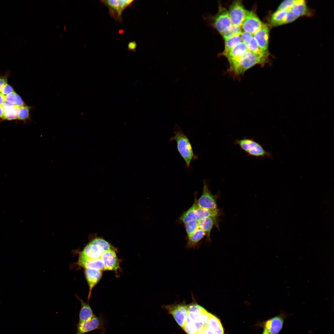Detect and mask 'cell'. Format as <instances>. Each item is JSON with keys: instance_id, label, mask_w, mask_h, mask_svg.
I'll return each instance as SVG.
<instances>
[{"instance_id": "7c38bea8", "label": "cell", "mask_w": 334, "mask_h": 334, "mask_svg": "<svg viewBox=\"0 0 334 334\" xmlns=\"http://www.w3.org/2000/svg\"><path fill=\"white\" fill-rule=\"evenodd\" d=\"M104 266V270L116 271L119 267V262L115 250L104 251L101 257Z\"/></svg>"}, {"instance_id": "4dcf8cb0", "label": "cell", "mask_w": 334, "mask_h": 334, "mask_svg": "<svg viewBox=\"0 0 334 334\" xmlns=\"http://www.w3.org/2000/svg\"><path fill=\"white\" fill-rule=\"evenodd\" d=\"M291 10L298 17L307 15L308 13L305 1L304 0L295 4Z\"/></svg>"}, {"instance_id": "83f0119b", "label": "cell", "mask_w": 334, "mask_h": 334, "mask_svg": "<svg viewBox=\"0 0 334 334\" xmlns=\"http://www.w3.org/2000/svg\"><path fill=\"white\" fill-rule=\"evenodd\" d=\"M197 206L196 198L195 197L192 205L188 210L184 212L180 218V220L184 224L192 220L195 219V212Z\"/></svg>"}, {"instance_id": "60d3db41", "label": "cell", "mask_w": 334, "mask_h": 334, "mask_svg": "<svg viewBox=\"0 0 334 334\" xmlns=\"http://www.w3.org/2000/svg\"><path fill=\"white\" fill-rule=\"evenodd\" d=\"M136 46V43L135 42H131L129 43L128 45V48L129 49H135Z\"/></svg>"}, {"instance_id": "ac0fdd59", "label": "cell", "mask_w": 334, "mask_h": 334, "mask_svg": "<svg viewBox=\"0 0 334 334\" xmlns=\"http://www.w3.org/2000/svg\"><path fill=\"white\" fill-rule=\"evenodd\" d=\"M248 50L246 45L242 41L224 56L227 58L229 62H230L242 56Z\"/></svg>"}, {"instance_id": "cb8c5ba5", "label": "cell", "mask_w": 334, "mask_h": 334, "mask_svg": "<svg viewBox=\"0 0 334 334\" xmlns=\"http://www.w3.org/2000/svg\"><path fill=\"white\" fill-rule=\"evenodd\" d=\"M218 213V209H210L200 208L197 206L195 211V219L199 221L207 217H216Z\"/></svg>"}, {"instance_id": "277c9868", "label": "cell", "mask_w": 334, "mask_h": 334, "mask_svg": "<svg viewBox=\"0 0 334 334\" xmlns=\"http://www.w3.org/2000/svg\"><path fill=\"white\" fill-rule=\"evenodd\" d=\"M234 143L238 145L248 156L256 157H267L269 158H272V153L265 150L262 145L252 138L245 137L241 139H237L234 141Z\"/></svg>"}, {"instance_id": "d6986e66", "label": "cell", "mask_w": 334, "mask_h": 334, "mask_svg": "<svg viewBox=\"0 0 334 334\" xmlns=\"http://www.w3.org/2000/svg\"><path fill=\"white\" fill-rule=\"evenodd\" d=\"M76 297L81 303L79 322L85 321L90 319L95 315L89 304L84 302L78 296H76Z\"/></svg>"}, {"instance_id": "8fae6325", "label": "cell", "mask_w": 334, "mask_h": 334, "mask_svg": "<svg viewBox=\"0 0 334 334\" xmlns=\"http://www.w3.org/2000/svg\"><path fill=\"white\" fill-rule=\"evenodd\" d=\"M263 24L254 11L247 10L241 27L244 31L253 34Z\"/></svg>"}, {"instance_id": "7bdbcfd3", "label": "cell", "mask_w": 334, "mask_h": 334, "mask_svg": "<svg viewBox=\"0 0 334 334\" xmlns=\"http://www.w3.org/2000/svg\"><path fill=\"white\" fill-rule=\"evenodd\" d=\"M263 334H271L266 329H264Z\"/></svg>"}, {"instance_id": "836d02e7", "label": "cell", "mask_w": 334, "mask_h": 334, "mask_svg": "<svg viewBox=\"0 0 334 334\" xmlns=\"http://www.w3.org/2000/svg\"><path fill=\"white\" fill-rule=\"evenodd\" d=\"M185 227L187 236L195 232L199 228L198 221L194 219L184 224Z\"/></svg>"}, {"instance_id": "4316f807", "label": "cell", "mask_w": 334, "mask_h": 334, "mask_svg": "<svg viewBox=\"0 0 334 334\" xmlns=\"http://www.w3.org/2000/svg\"><path fill=\"white\" fill-rule=\"evenodd\" d=\"M246 45L249 51L266 61L268 54L261 49L254 37Z\"/></svg>"}, {"instance_id": "d4e9b609", "label": "cell", "mask_w": 334, "mask_h": 334, "mask_svg": "<svg viewBox=\"0 0 334 334\" xmlns=\"http://www.w3.org/2000/svg\"><path fill=\"white\" fill-rule=\"evenodd\" d=\"M240 35H236L224 39L225 40V49L221 54L224 56L238 44L242 41Z\"/></svg>"}, {"instance_id": "8d00e7d4", "label": "cell", "mask_w": 334, "mask_h": 334, "mask_svg": "<svg viewBox=\"0 0 334 334\" xmlns=\"http://www.w3.org/2000/svg\"><path fill=\"white\" fill-rule=\"evenodd\" d=\"M242 41L247 45L253 37V34L248 32H242L241 35Z\"/></svg>"}, {"instance_id": "30bf717a", "label": "cell", "mask_w": 334, "mask_h": 334, "mask_svg": "<svg viewBox=\"0 0 334 334\" xmlns=\"http://www.w3.org/2000/svg\"><path fill=\"white\" fill-rule=\"evenodd\" d=\"M197 204L199 207L212 209H218L215 196L209 190L206 180L203 181L202 193L197 200Z\"/></svg>"}, {"instance_id": "ffe728a7", "label": "cell", "mask_w": 334, "mask_h": 334, "mask_svg": "<svg viewBox=\"0 0 334 334\" xmlns=\"http://www.w3.org/2000/svg\"><path fill=\"white\" fill-rule=\"evenodd\" d=\"M216 217H209L198 221L199 227L204 232L208 241L210 240V233L216 223Z\"/></svg>"}, {"instance_id": "44dd1931", "label": "cell", "mask_w": 334, "mask_h": 334, "mask_svg": "<svg viewBox=\"0 0 334 334\" xmlns=\"http://www.w3.org/2000/svg\"><path fill=\"white\" fill-rule=\"evenodd\" d=\"M206 325L215 334H224L223 328L220 319L209 313Z\"/></svg>"}, {"instance_id": "f35d334b", "label": "cell", "mask_w": 334, "mask_h": 334, "mask_svg": "<svg viewBox=\"0 0 334 334\" xmlns=\"http://www.w3.org/2000/svg\"><path fill=\"white\" fill-rule=\"evenodd\" d=\"M8 75H0V93L3 86L7 83Z\"/></svg>"}, {"instance_id": "7402d4cb", "label": "cell", "mask_w": 334, "mask_h": 334, "mask_svg": "<svg viewBox=\"0 0 334 334\" xmlns=\"http://www.w3.org/2000/svg\"><path fill=\"white\" fill-rule=\"evenodd\" d=\"M4 110L3 120H12L18 119L19 108L11 105L6 102L2 105Z\"/></svg>"}, {"instance_id": "5bb4252c", "label": "cell", "mask_w": 334, "mask_h": 334, "mask_svg": "<svg viewBox=\"0 0 334 334\" xmlns=\"http://www.w3.org/2000/svg\"><path fill=\"white\" fill-rule=\"evenodd\" d=\"M285 317L282 314L268 320L265 322L264 329L271 334H278L282 328Z\"/></svg>"}, {"instance_id": "9a60e30c", "label": "cell", "mask_w": 334, "mask_h": 334, "mask_svg": "<svg viewBox=\"0 0 334 334\" xmlns=\"http://www.w3.org/2000/svg\"><path fill=\"white\" fill-rule=\"evenodd\" d=\"M84 273L89 287L88 300H89L92 289L101 279L102 271L92 269L85 268Z\"/></svg>"}, {"instance_id": "1f68e13d", "label": "cell", "mask_w": 334, "mask_h": 334, "mask_svg": "<svg viewBox=\"0 0 334 334\" xmlns=\"http://www.w3.org/2000/svg\"><path fill=\"white\" fill-rule=\"evenodd\" d=\"M89 242L99 247L103 252L110 250H115L114 248L108 242L101 238H95Z\"/></svg>"}, {"instance_id": "ba28073f", "label": "cell", "mask_w": 334, "mask_h": 334, "mask_svg": "<svg viewBox=\"0 0 334 334\" xmlns=\"http://www.w3.org/2000/svg\"><path fill=\"white\" fill-rule=\"evenodd\" d=\"M188 305L185 303H175L164 306L171 314L181 327L182 328L185 322L187 315Z\"/></svg>"}, {"instance_id": "ab89813d", "label": "cell", "mask_w": 334, "mask_h": 334, "mask_svg": "<svg viewBox=\"0 0 334 334\" xmlns=\"http://www.w3.org/2000/svg\"><path fill=\"white\" fill-rule=\"evenodd\" d=\"M6 102V96L0 93V105L2 106Z\"/></svg>"}, {"instance_id": "603a6c76", "label": "cell", "mask_w": 334, "mask_h": 334, "mask_svg": "<svg viewBox=\"0 0 334 334\" xmlns=\"http://www.w3.org/2000/svg\"><path fill=\"white\" fill-rule=\"evenodd\" d=\"M206 236L204 232L199 228L193 233L188 236L186 245L188 248L195 247L198 243Z\"/></svg>"}, {"instance_id": "7a4b0ae2", "label": "cell", "mask_w": 334, "mask_h": 334, "mask_svg": "<svg viewBox=\"0 0 334 334\" xmlns=\"http://www.w3.org/2000/svg\"><path fill=\"white\" fill-rule=\"evenodd\" d=\"M170 141H175L178 151L184 159L187 167H189L192 161L197 157L194 152L191 142L186 135L179 129L174 132V135L170 139Z\"/></svg>"}, {"instance_id": "9c48e42d", "label": "cell", "mask_w": 334, "mask_h": 334, "mask_svg": "<svg viewBox=\"0 0 334 334\" xmlns=\"http://www.w3.org/2000/svg\"><path fill=\"white\" fill-rule=\"evenodd\" d=\"M247 11L245 9L241 1L236 0L233 2L228 11L232 24L241 26Z\"/></svg>"}, {"instance_id": "8992f818", "label": "cell", "mask_w": 334, "mask_h": 334, "mask_svg": "<svg viewBox=\"0 0 334 334\" xmlns=\"http://www.w3.org/2000/svg\"><path fill=\"white\" fill-rule=\"evenodd\" d=\"M75 334H84L95 330H100L101 334H104L105 329L103 319L101 316L95 315L90 319L84 322H79L76 324Z\"/></svg>"}, {"instance_id": "e575fe53", "label": "cell", "mask_w": 334, "mask_h": 334, "mask_svg": "<svg viewBox=\"0 0 334 334\" xmlns=\"http://www.w3.org/2000/svg\"><path fill=\"white\" fill-rule=\"evenodd\" d=\"M299 17L291 10L288 11L286 14L283 19L280 25L292 22L296 20Z\"/></svg>"}, {"instance_id": "2e32d148", "label": "cell", "mask_w": 334, "mask_h": 334, "mask_svg": "<svg viewBox=\"0 0 334 334\" xmlns=\"http://www.w3.org/2000/svg\"><path fill=\"white\" fill-rule=\"evenodd\" d=\"M78 264L85 268L104 270V265L101 258L91 259L79 256Z\"/></svg>"}, {"instance_id": "d590c367", "label": "cell", "mask_w": 334, "mask_h": 334, "mask_svg": "<svg viewBox=\"0 0 334 334\" xmlns=\"http://www.w3.org/2000/svg\"><path fill=\"white\" fill-rule=\"evenodd\" d=\"M19 95L14 91L6 95V102L13 105H16Z\"/></svg>"}, {"instance_id": "52a82bcc", "label": "cell", "mask_w": 334, "mask_h": 334, "mask_svg": "<svg viewBox=\"0 0 334 334\" xmlns=\"http://www.w3.org/2000/svg\"><path fill=\"white\" fill-rule=\"evenodd\" d=\"M108 8L109 13L115 20L119 22L122 20V14L124 10L133 2V0H102Z\"/></svg>"}, {"instance_id": "d6a6232c", "label": "cell", "mask_w": 334, "mask_h": 334, "mask_svg": "<svg viewBox=\"0 0 334 334\" xmlns=\"http://www.w3.org/2000/svg\"><path fill=\"white\" fill-rule=\"evenodd\" d=\"M302 0H286L283 1L279 6L277 10L288 11L291 10L296 4L300 2Z\"/></svg>"}, {"instance_id": "6da1fadb", "label": "cell", "mask_w": 334, "mask_h": 334, "mask_svg": "<svg viewBox=\"0 0 334 334\" xmlns=\"http://www.w3.org/2000/svg\"><path fill=\"white\" fill-rule=\"evenodd\" d=\"M266 61L248 50L242 56L229 62V71L235 77L242 75L247 70L257 64L264 65Z\"/></svg>"}, {"instance_id": "f1b7e54d", "label": "cell", "mask_w": 334, "mask_h": 334, "mask_svg": "<svg viewBox=\"0 0 334 334\" xmlns=\"http://www.w3.org/2000/svg\"><path fill=\"white\" fill-rule=\"evenodd\" d=\"M33 106L26 104L19 108L18 119L25 123L32 120L30 114V110L33 109Z\"/></svg>"}, {"instance_id": "484cf974", "label": "cell", "mask_w": 334, "mask_h": 334, "mask_svg": "<svg viewBox=\"0 0 334 334\" xmlns=\"http://www.w3.org/2000/svg\"><path fill=\"white\" fill-rule=\"evenodd\" d=\"M288 11L277 10L271 15L269 20V25L271 27H276L280 25L283 19Z\"/></svg>"}, {"instance_id": "e0dca14e", "label": "cell", "mask_w": 334, "mask_h": 334, "mask_svg": "<svg viewBox=\"0 0 334 334\" xmlns=\"http://www.w3.org/2000/svg\"><path fill=\"white\" fill-rule=\"evenodd\" d=\"M103 252L99 247L89 242L80 253L79 256L91 259H97L101 258Z\"/></svg>"}, {"instance_id": "b9f144b4", "label": "cell", "mask_w": 334, "mask_h": 334, "mask_svg": "<svg viewBox=\"0 0 334 334\" xmlns=\"http://www.w3.org/2000/svg\"><path fill=\"white\" fill-rule=\"evenodd\" d=\"M4 115V110L2 106L0 105V118L3 120Z\"/></svg>"}, {"instance_id": "4fadbf2b", "label": "cell", "mask_w": 334, "mask_h": 334, "mask_svg": "<svg viewBox=\"0 0 334 334\" xmlns=\"http://www.w3.org/2000/svg\"><path fill=\"white\" fill-rule=\"evenodd\" d=\"M269 33L268 27L267 25L263 24L253 34V37L259 47L263 52L268 54Z\"/></svg>"}, {"instance_id": "f546056e", "label": "cell", "mask_w": 334, "mask_h": 334, "mask_svg": "<svg viewBox=\"0 0 334 334\" xmlns=\"http://www.w3.org/2000/svg\"><path fill=\"white\" fill-rule=\"evenodd\" d=\"M241 26L232 24L227 28L221 34L224 39L236 35H241L242 29Z\"/></svg>"}, {"instance_id": "3957f363", "label": "cell", "mask_w": 334, "mask_h": 334, "mask_svg": "<svg viewBox=\"0 0 334 334\" xmlns=\"http://www.w3.org/2000/svg\"><path fill=\"white\" fill-rule=\"evenodd\" d=\"M208 312L204 308L196 303L188 305L187 315L185 323L198 331L207 323Z\"/></svg>"}, {"instance_id": "5b68a950", "label": "cell", "mask_w": 334, "mask_h": 334, "mask_svg": "<svg viewBox=\"0 0 334 334\" xmlns=\"http://www.w3.org/2000/svg\"><path fill=\"white\" fill-rule=\"evenodd\" d=\"M208 21L211 20V24L221 34L232 24L228 10L220 5L218 11L216 15L212 17H204Z\"/></svg>"}, {"instance_id": "74e56055", "label": "cell", "mask_w": 334, "mask_h": 334, "mask_svg": "<svg viewBox=\"0 0 334 334\" xmlns=\"http://www.w3.org/2000/svg\"><path fill=\"white\" fill-rule=\"evenodd\" d=\"M14 91L13 88L10 85L6 84L2 87L1 93L4 95Z\"/></svg>"}]
</instances>
